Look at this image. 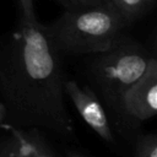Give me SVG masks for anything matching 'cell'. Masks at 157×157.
<instances>
[{"mask_svg":"<svg viewBox=\"0 0 157 157\" xmlns=\"http://www.w3.org/2000/svg\"><path fill=\"white\" fill-rule=\"evenodd\" d=\"M0 157H55L37 129L22 131L11 128L0 136Z\"/></svg>","mask_w":157,"mask_h":157,"instance_id":"8992f818","label":"cell"},{"mask_svg":"<svg viewBox=\"0 0 157 157\" xmlns=\"http://www.w3.org/2000/svg\"><path fill=\"white\" fill-rule=\"evenodd\" d=\"M56 1L60 2L65 10H81L94 5L104 4L110 0H56Z\"/></svg>","mask_w":157,"mask_h":157,"instance_id":"9c48e42d","label":"cell"},{"mask_svg":"<svg viewBox=\"0 0 157 157\" xmlns=\"http://www.w3.org/2000/svg\"><path fill=\"white\" fill-rule=\"evenodd\" d=\"M120 110L134 120L144 121L157 112V60L151 58L142 76L123 94Z\"/></svg>","mask_w":157,"mask_h":157,"instance_id":"277c9868","label":"cell"},{"mask_svg":"<svg viewBox=\"0 0 157 157\" xmlns=\"http://www.w3.org/2000/svg\"><path fill=\"white\" fill-rule=\"evenodd\" d=\"M59 53L45 25L20 16L17 27L0 48V97L12 124L72 135Z\"/></svg>","mask_w":157,"mask_h":157,"instance_id":"6da1fadb","label":"cell"},{"mask_svg":"<svg viewBox=\"0 0 157 157\" xmlns=\"http://www.w3.org/2000/svg\"><path fill=\"white\" fill-rule=\"evenodd\" d=\"M67 157H86L85 155L77 152V151H69L67 152Z\"/></svg>","mask_w":157,"mask_h":157,"instance_id":"7c38bea8","label":"cell"},{"mask_svg":"<svg viewBox=\"0 0 157 157\" xmlns=\"http://www.w3.org/2000/svg\"><path fill=\"white\" fill-rule=\"evenodd\" d=\"M93 55L90 76L107 104L120 110L124 92L142 76L152 56L140 43L123 36L108 50Z\"/></svg>","mask_w":157,"mask_h":157,"instance_id":"3957f363","label":"cell"},{"mask_svg":"<svg viewBox=\"0 0 157 157\" xmlns=\"http://www.w3.org/2000/svg\"><path fill=\"white\" fill-rule=\"evenodd\" d=\"M128 21L110 2L81 10H65L47 31L59 52L97 54L112 48L120 38Z\"/></svg>","mask_w":157,"mask_h":157,"instance_id":"7a4b0ae2","label":"cell"},{"mask_svg":"<svg viewBox=\"0 0 157 157\" xmlns=\"http://www.w3.org/2000/svg\"><path fill=\"white\" fill-rule=\"evenodd\" d=\"M64 92L70 97L76 110L85 123L104 141L113 142L114 135L105 110L90 85L81 87L76 81L64 82Z\"/></svg>","mask_w":157,"mask_h":157,"instance_id":"5b68a950","label":"cell"},{"mask_svg":"<svg viewBox=\"0 0 157 157\" xmlns=\"http://www.w3.org/2000/svg\"><path fill=\"white\" fill-rule=\"evenodd\" d=\"M135 157H157V136L155 132L145 134L139 139Z\"/></svg>","mask_w":157,"mask_h":157,"instance_id":"ba28073f","label":"cell"},{"mask_svg":"<svg viewBox=\"0 0 157 157\" xmlns=\"http://www.w3.org/2000/svg\"><path fill=\"white\" fill-rule=\"evenodd\" d=\"M110 2L129 23L147 12L152 7L155 0H110Z\"/></svg>","mask_w":157,"mask_h":157,"instance_id":"52a82bcc","label":"cell"},{"mask_svg":"<svg viewBox=\"0 0 157 157\" xmlns=\"http://www.w3.org/2000/svg\"><path fill=\"white\" fill-rule=\"evenodd\" d=\"M18 5H20L21 17H23L25 20H28V21L37 20L36 12H34V6H33V0H18Z\"/></svg>","mask_w":157,"mask_h":157,"instance_id":"30bf717a","label":"cell"},{"mask_svg":"<svg viewBox=\"0 0 157 157\" xmlns=\"http://www.w3.org/2000/svg\"><path fill=\"white\" fill-rule=\"evenodd\" d=\"M6 119V107L2 102H0V124Z\"/></svg>","mask_w":157,"mask_h":157,"instance_id":"8fae6325","label":"cell"}]
</instances>
